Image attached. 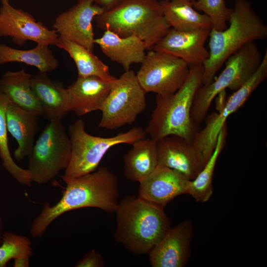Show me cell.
Wrapping results in <instances>:
<instances>
[{"label":"cell","instance_id":"ba28073f","mask_svg":"<svg viewBox=\"0 0 267 267\" xmlns=\"http://www.w3.org/2000/svg\"><path fill=\"white\" fill-rule=\"evenodd\" d=\"M71 154L70 138L62 120L49 121L28 156L33 182L42 184L53 179L67 168Z\"/></svg>","mask_w":267,"mask_h":267},{"label":"cell","instance_id":"e575fe53","mask_svg":"<svg viewBox=\"0 0 267 267\" xmlns=\"http://www.w3.org/2000/svg\"><path fill=\"white\" fill-rule=\"evenodd\" d=\"M190 0L191 1H195V0Z\"/></svg>","mask_w":267,"mask_h":267},{"label":"cell","instance_id":"5b68a950","mask_svg":"<svg viewBox=\"0 0 267 267\" xmlns=\"http://www.w3.org/2000/svg\"><path fill=\"white\" fill-rule=\"evenodd\" d=\"M94 20L103 31L108 29L121 37H137L147 50L151 49L171 28L157 0H123Z\"/></svg>","mask_w":267,"mask_h":267},{"label":"cell","instance_id":"277c9868","mask_svg":"<svg viewBox=\"0 0 267 267\" xmlns=\"http://www.w3.org/2000/svg\"><path fill=\"white\" fill-rule=\"evenodd\" d=\"M223 30L212 28L209 35V56L203 63V84L211 83L227 59L243 45L267 37V26L252 8L248 0H236Z\"/></svg>","mask_w":267,"mask_h":267},{"label":"cell","instance_id":"6da1fadb","mask_svg":"<svg viewBox=\"0 0 267 267\" xmlns=\"http://www.w3.org/2000/svg\"><path fill=\"white\" fill-rule=\"evenodd\" d=\"M66 184L60 199L54 205L44 202L34 220L30 231L35 238L42 237L50 224L69 211L92 207L115 212L120 193L117 176L106 167L73 178H62Z\"/></svg>","mask_w":267,"mask_h":267},{"label":"cell","instance_id":"d6a6232c","mask_svg":"<svg viewBox=\"0 0 267 267\" xmlns=\"http://www.w3.org/2000/svg\"><path fill=\"white\" fill-rule=\"evenodd\" d=\"M30 258H19L14 259L13 266L14 267H27L29 265Z\"/></svg>","mask_w":267,"mask_h":267},{"label":"cell","instance_id":"f546056e","mask_svg":"<svg viewBox=\"0 0 267 267\" xmlns=\"http://www.w3.org/2000/svg\"><path fill=\"white\" fill-rule=\"evenodd\" d=\"M192 3L194 9L210 18L212 28L222 31L227 27L232 8L226 6L224 0H196Z\"/></svg>","mask_w":267,"mask_h":267},{"label":"cell","instance_id":"484cf974","mask_svg":"<svg viewBox=\"0 0 267 267\" xmlns=\"http://www.w3.org/2000/svg\"><path fill=\"white\" fill-rule=\"evenodd\" d=\"M48 45L37 44L31 49L21 50L0 43V65L9 62H20L34 66L39 72L56 70L59 62Z\"/></svg>","mask_w":267,"mask_h":267},{"label":"cell","instance_id":"3957f363","mask_svg":"<svg viewBox=\"0 0 267 267\" xmlns=\"http://www.w3.org/2000/svg\"><path fill=\"white\" fill-rule=\"evenodd\" d=\"M203 64L190 66L187 78L176 92L157 95L155 107L144 130L150 137L158 140L176 135L192 142L196 130L191 111L196 92L203 84Z\"/></svg>","mask_w":267,"mask_h":267},{"label":"cell","instance_id":"7402d4cb","mask_svg":"<svg viewBox=\"0 0 267 267\" xmlns=\"http://www.w3.org/2000/svg\"><path fill=\"white\" fill-rule=\"evenodd\" d=\"M33 76L24 69L7 71L0 78V91L9 101L21 109L42 116L41 106L31 87Z\"/></svg>","mask_w":267,"mask_h":267},{"label":"cell","instance_id":"ac0fdd59","mask_svg":"<svg viewBox=\"0 0 267 267\" xmlns=\"http://www.w3.org/2000/svg\"><path fill=\"white\" fill-rule=\"evenodd\" d=\"M113 83L95 76L78 77L66 88L70 111L78 116L100 111Z\"/></svg>","mask_w":267,"mask_h":267},{"label":"cell","instance_id":"7c38bea8","mask_svg":"<svg viewBox=\"0 0 267 267\" xmlns=\"http://www.w3.org/2000/svg\"><path fill=\"white\" fill-rule=\"evenodd\" d=\"M0 37H9L20 46L28 41L37 44L55 45L59 37L29 13L16 8L9 0H1Z\"/></svg>","mask_w":267,"mask_h":267},{"label":"cell","instance_id":"1f68e13d","mask_svg":"<svg viewBox=\"0 0 267 267\" xmlns=\"http://www.w3.org/2000/svg\"><path fill=\"white\" fill-rule=\"evenodd\" d=\"M93 1L102 7L104 11L110 10L118 4H119L123 0H92Z\"/></svg>","mask_w":267,"mask_h":267},{"label":"cell","instance_id":"e0dca14e","mask_svg":"<svg viewBox=\"0 0 267 267\" xmlns=\"http://www.w3.org/2000/svg\"><path fill=\"white\" fill-rule=\"evenodd\" d=\"M157 150L159 166L176 171L190 180L204 166L191 142L180 136L169 135L157 140Z\"/></svg>","mask_w":267,"mask_h":267},{"label":"cell","instance_id":"9c48e42d","mask_svg":"<svg viewBox=\"0 0 267 267\" xmlns=\"http://www.w3.org/2000/svg\"><path fill=\"white\" fill-rule=\"evenodd\" d=\"M146 93L135 73L125 71L112 84L100 110L98 127L115 130L134 122L146 109Z\"/></svg>","mask_w":267,"mask_h":267},{"label":"cell","instance_id":"7a4b0ae2","mask_svg":"<svg viewBox=\"0 0 267 267\" xmlns=\"http://www.w3.org/2000/svg\"><path fill=\"white\" fill-rule=\"evenodd\" d=\"M115 213V239L135 255L149 254L171 227L163 209L134 195L120 201Z\"/></svg>","mask_w":267,"mask_h":267},{"label":"cell","instance_id":"4316f807","mask_svg":"<svg viewBox=\"0 0 267 267\" xmlns=\"http://www.w3.org/2000/svg\"><path fill=\"white\" fill-rule=\"evenodd\" d=\"M226 124L220 132L216 146L211 157L196 177L190 180L188 194L198 203L208 201L213 193V178L217 161L225 145Z\"/></svg>","mask_w":267,"mask_h":267},{"label":"cell","instance_id":"d6986e66","mask_svg":"<svg viewBox=\"0 0 267 267\" xmlns=\"http://www.w3.org/2000/svg\"><path fill=\"white\" fill-rule=\"evenodd\" d=\"M31 87L42 110V116L49 121L62 119L70 111L66 89L63 84L39 72L33 76Z\"/></svg>","mask_w":267,"mask_h":267},{"label":"cell","instance_id":"836d02e7","mask_svg":"<svg viewBox=\"0 0 267 267\" xmlns=\"http://www.w3.org/2000/svg\"><path fill=\"white\" fill-rule=\"evenodd\" d=\"M3 223H2V218L0 215V245L1 244L2 240V236L3 234Z\"/></svg>","mask_w":267,"mask_h":267},{"label":"cell","instance_id":"4dcf8cb0","mask_svg":"<svg viewBox=\"0 0 267 267\" xmlns=\"http://www.w3.org/2000/svg\"><path fill=\"white\" fill-rule=\"evenodd\" d=\"M105 266V262L103 257L93 249L86 254L75 266L76 267H104Z\"/></svg>","mask_w":267,"mask_h":267},{"label":"cell","instance_id":"8992f818","mask_svg":"<svg viewBox=\"0 0 267 267\" xmlns=\"http://www.w3.org/2000/svg\"><path fill=\"white\" fill-rule=\"evenodd\" d=\"M68 134L71 158L62 178H73L94 171L111 147L120 144H132L147 135L141 127H135L112 137L94 136L86 132L82 119L69 126Z\"/></svg>","mask_w":267,"mask_h":267},{"label":"cell","instance_id":"2e32d148","mask_svg":"<svg viewBox=\"0 0 267 267\" xmlns=\"http://www.w3.org/2000/svg\"><path fill=\"white\" fill-rule=\"evenodd\" d=\"M211 29L181 31L171 28L151 49L172 54L183 60L189 67L203 65L209 56L205 44Z\"/></svg>","mask_w":267,"mask_h":267},{"label":"cell","instance_id":"ffe728a7","mask_svg":"<svg viewBox=\"0 0 267 267\" xmlns=\"http://www.w3.org/2000/svg\"><path fill=\"white\" fill-rule=\"evenodd\" d=\"M103 35L95 38L94 44L111 61L120 64L125 71L134 63H141L146 53L144 43L134 36L121 37L108 29Z\"/></svg>","mask_w":267,"mask_h":267},{"label":"cell","instance_id":"30bf717a","mask_svg":"<svg viewBox=\"0 0 267 267\" xmlns=\"http://www.w3.org/2000/svg\"><path fill=\"white\" fill-rule=\"evenodd\" d=\"M267 77V51L254 74L239 89L234 91L218 113L209 115L205 126L196 132L191 144L204 165L214 151L218 135L226 124L227 118L237 111Z\"/></svg>","mask_w":267,"mask_h":267},{"label":"cell","instance_id":"f1b7e54d","mask_svg":"<svg viewBox=\"0 0 267 267\" xmlns=\"http://www.w3.org/2000/svg\"><path fill=\"white\" fill-rule=\"evenodd\" d=\"M0 245V267H5L12 259L30 258L33 254L32 243L26 236L3 232Z\"/></svg>","mask_w":267,"mask_h":267},{"label":"cell","instance_id":"d4e9b609","mask_svg":"<svg viewBox=\"0 0 267 267\" xmlns=\"http://www.w3.org/2000/svg\"><path fill=\"white\" fill-rule=\"evenodd\" d=\"M66 51L74 60L78 71V77L95 76L113 82L116 78L112 75L109 67L104 64L93 51L73 42L59 37L55 45Z\"/></svg>","mask_w":267,"mask_h":267},{"label":"cell","instance_id":"9a60e30c","mask_svg":"<svg viewBox=\"0 0 267 267\" xmlns=\"http://www.w3.org/2000/svg\"><path fill=\"white\" fill-rule=\"evenodd\" d=\"M190 182L178 172L158 165L149 176L139 182L137 197L164 209L176 197L188 194Z\"/></svg>","mask_w":267,"mask_h":267},{"label":"cell","instance_id":"603a6c76","mask_svg":"<svg viewBox=\"0 0 267 267\" xmlns=\"http://www.w3.org/2000/svg\"><path fill=\"white\" fill-rule=\"evenodd\" d=\"M132 145L133 147L124 156V174L129 180L140 182L158 165L157 140L145 137Z\"/></svg>","mask_w":267,"mask_h":267},{"label":"cell","instance_id":"44dd1931","mask_svg":"<svg viewBox=\"0 0 267 267\" xmlns=\"http://www.w3.org/2000/svg\"><path fill=\"white\" fill-rule=\"evenodd\" d=\"M38 116L25 111L10 101L6 109L7 131L16 139L18 147L14 158L20 161L31 152L39 128Z\"/></svg>","mask_w":267,"mask_h":267},{"label":"cell","instance_id":"8fae6325","mask_svg":"<svg viewBox=\"0 0 267 267\" xmlns=\"http://www.w3.org/2000/svg\"><path fill=\"white\" fill-rule=\"evenodd\" d=\"M136 74L146 93L168 95L176 92L188 76L190 67L181 59L166 52L149 50Z\"/></svg>","mask_w":267,"mask_h":267},{"label":"cell","instance_id":"5bb4252c","mask_svg":"<svg viewBox=\"0 0 267 267\" xmlns=\"http://www.w3.org/2000/svg\"><path fill=\"white\" fill-rule=\"evenodd\" d=\"M193 236L191 222L184 221L170 228L149 254L152 267H183L189 261Z\"/></svg>","mask_w":267,"mask_h":267},{"label":"cell","instance_id":"cb8c5ba5","mask_svg":"<svg viewBox=\"0 0 267 267\" xmlns=\"http://www.w3.org/2000/svg\"><path fill=\"white\" fill-rule=\"evenodd\" d=\"M163 14L171 28L181 31L212 28L210 18L194 8L189 0H161Z\"/></svg>","mask_w":267,"mask_h":267},{"label":"cell","instance_id":"52a82bcc","mask_svg":"<svg viewBox=\"0 0 267 267\" xmlns=\"http://www.w3.org/2000/svg\"><path fill=\"white\" fill-rule=\"evenodd\" d=\"M263 56L254 42L246 43L225 61V68L218 78L197 90L192 106L191 119L195 124L206 118L211 103L221 91H234L243 86L256 72Z\"/></svg>","mask_w":267,"mask_h":267},{"label":"cell","instance_id":"4fadbf2b","mask_svg":"<svg viewBox=\"0 0 267 267\" xmlns=\"http://www.w3.org/2000/svg\"><path fill=\"white\" fill-rule=\"evenodd\" d=\"M104 11L92 0H78L75 5L56 17L53 29L60 37L93 51L95 38L92 21Z\"/></svg>","mask_w":267,"mask_h":267},{"label":"cell","instance_id":"83f0119b","mask_svg":"<svg viewBox=\"0 0 267 267\" xmlns=\"http://www.w3.org/2000/svg\"><path fill=\"white\" fill-rule=\"evenodd\" d=\"M9 102L0 91V158L5 170L22 185L31 186L32 176L28 169L19 167L14 161L8 146L6 122V109Z\"/></svg>","mask_w":267,"mask_h":267}]
</instances>
